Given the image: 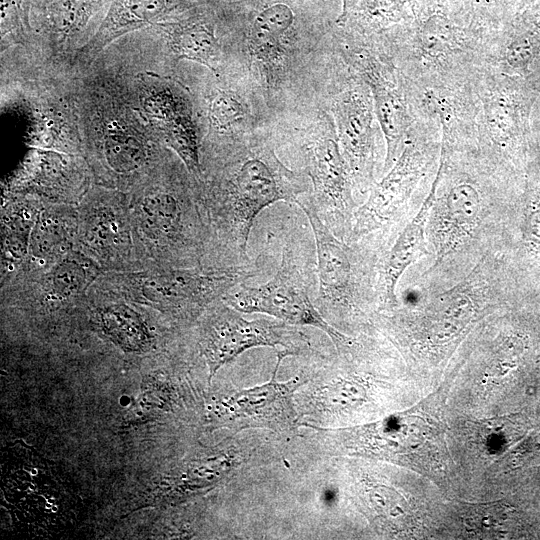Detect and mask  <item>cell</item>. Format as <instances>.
Segmentation results:
<instances>
[{
  "instance_id": "1",
  "label": "cell",
  "mask_w": 540,
  "mask_h": 540,
  "mask_svg": "<svg viewBox=\"0 0 540 540\" xmlns=\"http://www.w3.org/2000/svg\"><path fill=\"white\" fill-rule=\"evenodd\" d=\"M83 156L95 184L129 192L173 152L98 60L71 70Z\"/></svg>"
},
{
  "instance_id": "2",
  "label": "cell",
  "mask_w": 540,
  "mask_h": 540,
  "mask_svg": "<svg viewBox=\"0 0 540 540\" xmlns=\"http://www.w3.org/2000/svg\"><path fill=\"white\" fill-rule=\"evenodd\" d=\"M214 167L203 169L196 182L209 227L213 263L220 267L253 262L247 254L255 219L269 205L293 202L307 185L286 168L266 145L215 154Z\"/></svg>"
},
{
  "instance_id": "3",
  "label": "cell",
  "mask_w": 540,
  "mask_h": 540,
  "mask_svg": "<svg viewBox=\"0 0 540 540\" xmlns=\"http://www.w3.org/2000/svg\"><path fill=\"white\" fill-rule=\"evenodd\" d=\"M172 154L126 193L135 246L143 267L208 266L212 256L209 227L196 181L176 167ZM141 267V263H140Z\"/></svg>"
},
{
  "instance_id": "4",
  "label": "cell",
  "mask_w": 540,
  "mask_h": 540,
  "mask_svg": "<svg viewBox=\"0 0 540 540\" xmlns=\"http://www.w3.org/2000/svg\"><path fill=\"white\" fill-rule=\"evenodd\" d=\"M1 60V107L22 116L29 143L83 156L71 71L15 55Z\"/></svg>"
},
{
  "instance_id": "5",
  "label": "cell",
  "mask_w": 540,
  "mask_h": 540,
  "mask_svg": "<svg viewBox=\"0 0 540 540\" xmlns=\"http://www.w3.org/2000/svg\"><path fill=\"white\" fill-rule=\"evenodd\" d=\"M257 272L256 262L235 267L151 268L110 272L98 284L126 301L187 317L205 312Z\"/></svg>"
},
{
  "instance_id": "6",
  "label": "cell",
  "mask_w": 540,
  "mask_h": 540,
  "mask_svg": "<svg viewBox=\"0 0 540 540\" xmlns=\"http://www.w3.org/2000/svg\"><path fill=\"white\" fill-rule=\"evenodd\" d=\"M300 261L291 246H284L279 268L269 281L257 287L243 283L222 300L242 313H261L293 326L318 328L329 336L337 350H342L350 339L332 326L311 300V273L304 270Z\"/></svg>"
},
{
  "instance_id": "7",
  "label": "cell",
  "mask_w": 540,
  "mask_h": 540,
  "mask_svg": "<svg viewBox=\"0 0 540 540\" xmlns=\"http://www.w3.org/2000/svg\"><path fill=\"white\" fill-rule=\"evenodd\" d=\"M111 0H32L31 37L21 57L58 70L70 71L79 51L97 32V19Z\"/></svg>"
},
{
  "instance_id": "8",
  "label": "cell",
  "mask_w": 540,
  "mask_h": 540,
  "mask_svg": "<svg viewBox=\"0 0 540 540\" xmlns=\"http://www.w3.org/2000/svg\"><path fill=\"white\" fill-rule=\"evenodd\" d=\"M307 345L304 335L293 325L275 318L247 320L222 299L205 310L198 341L209 382L223 365L248 349L270 346L277 349V357L285 358L301 353Z\"/></svg>"
},
{
  "instance_id": "9",
  "label": "cell",
  "mask_w": 540,
  "mask_h": 540,
  "mask_svg": "<svg viewBox=\"0 0 540 540\" xmlns=\"http://www.w3.org/2000/svg\"><path fill=\"white\" fill-rule=\"evenodd\" d=\"M311 225L316 247L317 297L315 305L322 316H351L363 310L370 293L361 255L356 243L338 238L318 216L309 198L295 201Z\"/></svg>"
},
{
  "instance_id": "10",
  "label": "cell",
  "mask_w": 540,
  "mask_h": 540,
  "mask_svg": "<svg viewBox=\"0 0 540 540\" xmlns=\"http://www.w3.org/2000/svg\"><path fill=\"white\" fill-rule=\"evenodd\" d=\"M76 209L79 251L101 270L141 268L125 192L93 183Z\"/></svg>"
},
{
  "instance_id": "11",
  "label": "cell",
  "mask_w": 540,
  "mask_h": 540,
  "mask_svg": "<svg viewBox=\"0 0 540 540\" xmlns=\"http://www.w3.org/2000/svg\"><path fill=\"white\" fill-rule=\"evenodd\" d=\"M307 162L313 184L309 196L316 212L334 235L346 241L356 206L348 166L334 136L319 135L307 148Z\"/></svg>"
},
{
  "instance_id": "12",
  "label": "cell",
  "mask_w": 540,
  "mask_h": 540,
  "mask_svg": "<svg viewBox=\"0 0 540 540\" xmlns=\"http://www.w3.org/2000/svg\"><path fill=\"white\" fill-rule=\"evenodd\" d=\"M283 358L277 357L273 375L265 384L238 390L219 401L215 414L219 422L234 430L266 428L292 429L297 420L293 395L301 385L297 376L286 382L276 379Z\"/></svg>"
},
{
  "instance_id": "13",
  "label": "cell",
  "mask_w": 540,
  "mask_h": 540,
  "mask_svg": "<svg viewBox=\"0 0 540 540\" xmlns=\"http://www.w3.org/2000/svg\"><path fill=\"white\" fill-rule=\"evenodd\" d=\"M34 155L11 184V193L72 205L79 203L94 183L83 156L37 148Z\"/></svg>"
},
{
  "instance_id": "14",
  "label": "cell",
  "mask_w": 540,
  "mask_h": 540,
  "mask_svg": "<svg viewBox=\"0 0 540 540\" xmlns=\"http://www.w3.org/2000/svg\"><path fill=\"white\" fill-rule=\"evenodd\" d=\"M486 290L478 265L464 280L436 295L411 317L433 345H442L457 337L473 320L487 296Z\"/></svg>"
},
{
  "instance_id": "15",
  "label": "cell",
  "mask_w": 540,
  "mask_h": 540,
  "mask_svg": "<svg viewBox=\"0 0 540 540\" xmlns=\"http://www.w3.org/2000/svg\"><path fill=\"white\" fill-rule=\"evenodd\" d=\"M179 0H111L92 39L77 54L73 68L84 67L110 44L135 31L170 21Z\"/></svg>"
},
{
  "instance_id": "16",
  "label": "cell",
  "mask_w": 540,
  "mask_h": 540,
  "mask_svg": "<svg viewBox=\"0 0 540 540\" xmlns=\"http://www.w3.org/2000/svg\"><path fill=\"white\" fill-rule=\"evenodd\" d=\"M432 212V234L435 260L427 273L433 271L450 254L461 248L474 234L482 213L481 196L468 183L452 187Z\"/></svg>"
},
{
  "instance_id": "17",
  "label": "cell",
  "mask_w": 540,
  "mask_h": 540,
  "mask_svg": "<svg viewBox=\"0 0 540 540\" xmlns=\"http://www.w3.org/2000/svg\"><path fill=\"white\" fill-rule=\"evenodd\" d=\"M413 181L407 156L376 185L368 199L356 208L347 242L355 243L389 226L399 215L406 202Z\"/></svg>"
},
{
  "instance_id": "18",
  "label": "cell",
  "mask_w": 540,
  "mask_h": 540,
  "mask_svg": "<svg viewBox=\"0 0 540 540\" xmlns=\"http://www.w3.org/2000/svg\"><path fill=\"white\" fill-rule=\"evenodd\" d=\"M435 189L436 183L418 212L398 234L379 267L377 293L383 306L397 304L396 286L400 278L413 263L427 254L425 226L435 203Z\"/></svg>"
},
{
  "instance_id": "19",
  "label": "cell",
  "mask_w": 540,
  "mask_h": 540,
  "mask_svg": "<svg viewBox=\"0 0 540 540\" xmlns=\"http://www.w3.org/2000/svg\"><path fill=\"white\" fill-rule=\"evenodd\" d=\"M77 228V209L59 203L42 208L29 238L30 264L45 270L74 250Z\"/></svg>"
},
{
  "instance_id": "20",
  "label": "cell",
  "mask_w": 540,
  "mask_h": 540,
  "mask_svg": "<svg viewBox=\"0 0 540 540\" xmlns=\"http://www.w3.org/2000/svg\"><path fill=\"white\" fill-rule=\"evenodd\" d=\"M100 270L93 260L74 249L41 273L39 296L49 305L76 300L88 294Z\"/></svg>"
},
{
  "instance_id": "21",
  "label": "cell",
  "mask_w": 540,
  "mask_h": 540,
  "mask_svg": "<svg viewBox=\"0 0 540 540\" xmlns=\"http://www.w3.org/2000/svg\"><path fill=\"white\" fill-rule=\"evenodd\" d=\"M95 317L102 333L121 350L144 353L151 347L148 326L128 302L103 303L96 307Z\"/></svg>"
},
{
  "instance_id": "22",
  "label": "cell",
  "mask_w": 540,
  "mask_h": 540,
  "mask_svg": "<svg viewBox=\"0 0 540 540\" xmlns=\"http://www.w3.org/2000/svg\"><path fill=\"white\" fill-rule=\"evenodd\" d=\"M292 22L293 13L285 4H275L263 10L253 23L254 44L261 49H272Z\"/></svg>"
},
{
  "instance_id": "23",
  "label": "cell",
  "mask_w": 540,
  "mask_h": 540,
  "mask_svg": "<svg viewBox=\"0 0 540 540\" xmlns=\"http://www.w3.org/2000/svg\"><path fill=\"white\" fill-rule=\"evenodd\" d=\"M244 116V107L232 91L216 89L209 98L207 119L210 130L223 134Z\"/></svg>"
},
{
  "instance_id": "24",
  "label": "cell",
  "mask_w": 540,
  "mask_h": 540,
  "mask_svg": "<svg viewBox=\"0 0 540 540\" xmlns=\"http://www.w3.org/2000/svg\"><path fill=\"white\" fill-rule=\"evenodd\" d=\"M376 105L379 119L387 139V156L385 169L393 162L398 141L400 138V126H398V117L396 107L392 98L383 91L376 95Z\"/></svg>"
}]
</instances>
